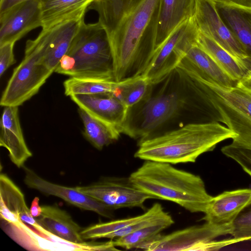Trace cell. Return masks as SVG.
<instances>
[{
  "label": "cell",
  "mask_w": 251,
  "mask_h": 251,
  "mask_svg": "<svg viewBox=\"0 0 251 251\" xmlns=\"http://www.w3.org/2000/svg\"><path fill=\"white\" fill-rule=\"evenodd\" d=\"M231 225L232 224L219 226L205 222L202 225L192 226L167 235L159 234L140 249L149 251L216 250L238 242L234 238L222 241L215 240L220 236L230 234Z\"/></svg>",
  "instance_id": "obj_8"
},
{
  "label": "cell",
  "mask_w": 251,
  "mask_h": 251,
  "mask_svg": "<svg viewBox=\"0 0 251 251\" xmlns=\"http://www.w3.org/2000/svg\"><path fill=\"white\" fill-rule=\"evenodd\" d=\"M78 112L84 126L83 135L97 149L102 150L117 141L121 132L111 125L94 117L78 107Z\"/></svg>",
  "instance_id": "obj_25"
},
{
  "label": "cell",
  "mask_w": 251,
  "mask_h": 251,
  "mask_svg": "<svg viewBox=\"0 0 251 251\" xmlns=\"http://www.w3.org/2000/svg\"><path fill=\"white\" fill-rule=\"evenodd\" d=\"M39 198L35 197L31 202L30 211L32 216L34 218L39 217L42 213V207L39 205Z\"/></svg>",
  "instance_id": "obj_35"
},
{
  "label": "cell",
  "mask_w": 251,
  "mask_h": 251,
  "mask_svg": "<svg viewBox=\"0 0 251 251\" xmlns=\"http://www.w3.org/2000/svg\"><path fill=\"white\" fill-rule=\"evenodd\" d=\"M251 202V189L224 191L213 197L202 220L219 226L231 224Z\"/></svg>",
  "instance_id": "obj_18"
},
{
  "label": "cell",
  "mask_w": 251,
  "mask_h": 251,
  "mask_svg": "<svg viewBox=\"0 0 251 251\" xmlns=\"http://www.w3.org/2000/svg\"><path fill=\"white\" fill-rule=\"evenodd\" d=\"M75 187L113 210L136 207L144 208L146 200L155 199L135 186L129 176L101 177L89 185Z\"/></svg>",
  "instance_id": "obj_10"
},
{
  "label": "cell",
  "mask_w": 251,
  "mask_h": 251,
  "mask_svg": "<svg viewBox=\"0 0 251 251\" xmlns=\"http://www.w3.org/2000/svg\"><path fill=\"white\" fill-rule=\"evenodd\" d=\"M54 72L74 77L114 80L110 44L98 22L82 23Z\"/></svg>",
  "instance_id": "obj_4"
},
{
  "label": "cell",
  "mask_w": 251,
  "mask_h": 251,
  "mask_svg": "<svg viewBox=\"0 0 251 251\" xmlns=\"http://www.w3.org/2000/svg\"><path fill=\"white\" fill-rule=\"evenodd\" d=\"M151 86L147 79L141 75L120 81L112 95L130 109L147 97Z\"/></svg>",
  "instance_id": "obj_28"
},
{
  "label": "cell",
  "mask_w": 251,
  "mask_h": 251,
  "mask_svg": "<svg viewBox=\"0 0 251 251\" xmlns=\"http://www.w3.org/2000/svg\"><path fill=\"white\" fill-rule=\"evenodd\" d=\"M194 18L200 31L235 57L249 61L243 47L220 16L214 0H196Z\"/></svg>",
  "instance_id": "obj_11"
},
{
  "label": "cell",
  "mask_w": 251,
  "mask_h": 251,
  "mask_svg": "<svg viewBox=\"0 0 251 251\" xmlns=\"http://www.w3.org/2000/svg\"><path fill=\"white\" fill-rule=\"evenodd\" d=\"M236 134L219 122H198L151 136L139 143L134 157L171 164L193 163L202 154Z\"/></svg>",
  "instance_id": "obj_2"
},
{
  "label": "cell",
  "mask_w": 251,
  "mask_h": 251,
  "mask_svg": "<svg viewBox=\"0 0 251 251\" xmlns=\"http://www.w3.org/2000/svg\"><path fill=\"white\" fill-rule=\"evenodd\" d=\"M179 68L205 93L220 114L222 123L236 134L233 144L251 148V93L236 86H222L200 75L187 61Z\"/></svg>",
  "instance_id": "obj_5"
},
{
  "label": "cell",
  "mask_w": 251,
  "mask_h": 251,
  "mask_svg": "<svg viewBox=\"0 0 251 251\" xmlns=\"http://www.w3.org/2000/svg\"><path fill=\"white\" fill-rule=\"evenodd\" d=\"M238 6L251 8V0H223Z\"/></svg>",
  "instance_id": "obj_36"
},
{
  "label": "cell",
  "mask_w": 251,
  "mask_h": 251,
  "mask_svg": "<svg viewBox=\"0 0 251 251\" xmlns=\"http://www.w3.org/2000/svg\"><path fill=\"white\" fill-rule=\"evenodd\" d=\"M174 223L169 214L160 221L140 228L114 240L116 247L125 249H140L144 244L152 240L160 233Z\"/></svg>",
  "instance_id": "obj_27"
},
{
  "label": "cell",
  "mask_w": 251,
  "mask_h": 251,
  "mask_svg": "<svg viewBox=\"0 0 251 251\" xmlns=\"http://www.w3.org/2000/svg\"><path fill=\"white\" fill-rule=\"evenodd\" d=\"M19 106H5L0 121V146L8 152L11 162L23 167L32 156L25 143L19 116Z\"/></svg>",
  "instance_id": "obj_17"
},
{
  "label": "cell",
  "mask_w": 251,
  "mask_h": 251,
  "mask_svg": "<svg viewBox=\"0 0 251 251\" xmlns=\"http://www.w3.org/2000/svg\"><path fill=\"white\" fill-rule=\"evenodd\" d=\"M84 21V17L75 18L42 29L38 36L45 46L44 63L49 70L54 72Z\"/></svg>",
  "instance_id": "obj_15"
},
{
  "label": "cell",
  "mask_w": 251,
  "mask_h": 251,
  "mask_svg": "<svg viewBox=\"0 0 251 251\" xmlns=\"http://www.w3.org/2000/svg\"><path fill=\"white\" fill-rule=\"evenodd\" d=\"M0 217L1 221L15 223L21 220L43 236L49 232L41 226L27 206L21 189L5 174L0 175Z\"/></svg>",
  "instance_id": "obj_14"
},
{
  "label": "cell",
  "mask_w": 251,
  "mask_h": 251,
  "mask_svg": "<svg viewBox=\"0 0 251 251\" xmlns=\"http://www.w3.org/2000/svg\"><path fill=\"white\" fill-rule=\"evenodd\" d=\"M94 0H39L42 29H48L62 22L84 17Z\"/></svg>",
  "instance_id": "obj_22"
},
{
  "label": "cell",
  "mask_w": 251,
  "mask_h": 251,
  "mask_svg": "<svg viewBox=\"0 0 251 251\" xmlns=\"http://www.w3.org/2000/svg\"><path fill=\"white\" fill-rule=\"evenodd\" d=\"M184 58L204 78L224 86L236 85V82L219 67L210 56L197 45V42L190 47Z\"/></svg>",
  "instance_id": "obj_24"
},
{
  "label": "cell",
  "mask_w": 251,
  "mask_h": 251,
  "mask_svg": "<svg viewBox=\"0 0 251 251\" xmlns=\"http://www.w3.org/2000/svg\"><path fill=\"white\" fill-rule=\"evenodd\" d=\"M160 0H94L88 10L99 16L107 34L114 80L143 75L156 49Z\"/></svg>",
  "instance_id": "obj_1"
},
{
  "label": "cell",
  "mask_w": 251,
  "mask_h": 251,
  "mask_svg": "<svg viewBox=\"0 0 251 251\" xmlns=\"http://www.w3.org/2000/svg\"><path fill=\"white\" fill-rule=\"evenodd\" d=\"M41 215L35 218L37 223L53 235L75 244L86 242L80 232L82 228L65 210L56 205L41 206Z\"/></svg>",
  "instance_id": "obj_19"
},
{
  "label": "cell",
  "mask_w": 251,
  "mask_h": 251,
  "mask_svg": "<svg viewBox=\"0 0 251 251\" xmlns=\"http://www.w3.org/2000/svg\"><path fill=\"white\" fill-rule=\"evenodd\" d=\"M235 86L251 93V70L236 82Z\"/></svg>",
  "instance_id": "obj_33"
},
{
  "label": "cell",
  "mask_w": 251,
  "mask_h": 251,
  "mask_svg": "<svg viewBox=\"0 0 251 251\" xmlns=\"http://www.w3.org/2000/svg\"><path fill=\"white\" fill-rule=\"evenodd\" d=\"M42 26L39 0H26L0 14V45L16 43Z\"/></svg>",
  "instance_id": "obj_12"
},
{
  "label": "cell",
  "mask_w": 251,
  "mask_h": 251,
  "mask_svg": "<svg viewBox=\"0 0 251 251\" xmlns=\"http://www.w3.org/2000/svg\"><path fill=\"white\" fill-rule=\"evenodd\" d=\"M221 151L225 156L237 163L251 177V148L232 143L223 147Z\"/></svg>",
  "instance_id": "obj_31"
},
{
  "label": "cell",
  "mask_w": 251,
  "mask_h": 251,
  "mask_svg": "<svg viewBox=\"0 0 251 251\" xmlns=\"http://www.w3.org/2000/svg\"><path fill=\"white\" fill-rule=\"evenodd\" d=\"M45 51V46L38 36L27 41L24 58L14 69L3 92L1 106H20L38 92L53 73L44 63Z\"/></svg>",
  "instance_id": "obj_6"
},
{
  "label": "cell",
  "mask_w": 251,
  "mask_h": 251,
  "mask_svg": "<svg viewBox=\"0 0 251 251\" xmlns=\"http://www.w3.org/2000/svg\"><path fill=\"white\" fill-rule=\"evenodd\" d=\"M198 32L194 17L182 22L156 48L142 76L151 85L165 79L196 43Z\"/></svg>",
  "instance_id": "obj_7"
},
{
  "label": "cell",
  "mask_w": 251,
  "mask_h": 251,
  "mask_svg": "<svg viewBox=\"0 0 251 251\" xmlns=\"http://www.w3.org/2000/svg\"><path fill=\"white\" fill-rule=\"evenodd\" d=\"M196 42L234 81L237 82L251 70V62L235 57L199 30Z\"/></svg>",
  "instance_id": "obj_23"
},
{
  "label": "cell",
  "mask_w": 251,
  "mask_h": 251,
  "mask_svg": "<svg viewBox=\"0 0 251 251\" xmlns=\"http://www.w3.org/2000/svg\"><path fill=\"white\" fill-rule=\"evenodd\" d=\"M129 178L155 199L174 202L192 213H204L213 198L201 176L170 163L145 160Z\"/></svg>",
  "instance_id": "obj_3"
},
{
  "label": "cell",
  "mask_w": 251,
  "mask_h": 251,
  "mask_svg": "<svg viewBox=\"0 0 251 251\" xmlns=\"http://www.w3.org/2000/svg\"><path fill=\"white\" fill-rule=\"evenodd\" d=\"M120 81L70 77L63 83L66 96L74 95H112Z\"/></svg>",
  "instance_id": "obj_26"
},
{
  "label": "cell",
  "mask_w": 251,
  "mask_h": 251,
  "mask_svg": "<svg viewBox=\"0 0 251 251\" xmlns=\"http://www.w3.org/2000/svg\"><path fill=\"white\" fill-rule=\"evenodd\" d=\"M142 101L144 104L136 120L123 133L140 141L151 136L157 129L175 118L187 103L186 98L176 92L161 93Z\"/></svg>",
  "instance_id": "obj_9"
},
{
  "label": "cell",
  "mask_w": 251,
  "mask_h": 251,
  "mask_svg": "<svg viewBox=\"0 0 251 251\" xmlns=\"http://www.w3.org/2000/svg\"><path fill=\"white\" fill-rule=\"evenodd\" d=\"M224 22L240 42L251 62V8L214 0Z\"/></svg>",
  "instance_id": "obj_20"
},
{
  "label": "cell",
  "mask_w": 251,
  "mask_h": 251,
  "mask_svg": "<svg viewBox=\"0 0 251 251\" xmlns=\"http://www.w3.org/2000/svg\"><path fill=\"white\" fill-rule=\"evenodd\" d=\"M26 0H0V14H1L15 5Z\"/></svg>",
  "instance_id": "obj_34"
},
{
  "label": "cell",
  "mask_w": 251,
  "mask_h": 251,
  "mask_svg": "<svg viewBox=\"0 0 251 251\" xmlns=\"http://www.w3.org/2000/svg\"><path fill=\"white\" fill-rule=\"evenodd\" d=\"M15 43H7L0 45V76L2 77L6 70L15 64L13 49Z\"/></svg>",
  "instance_id": "obj_32"
},
{
  "label": "cell",
  "mask_w": 251,
  "mask_h": 251,
  "mask_svg": "<svg viewBox=\"0 0 251 251\" xmlns=\"http://www.w3.org/2000/svg\"><path fill=\"white\" fill-rule=\"evenodd\" d=\"M230 235L239 242L251 241V202L240 212L232 222Z\"/></svg>",
  "instance_id": "obj_30"
},
{
  "label": "cell",
  "mask_w": 251,
  "mask_h": 251,
  "mask_svg": "<svg viewBox=\"0 0 251 251\" xmlns=\"http://www.w3.org/2000/svg\"><path fill=\"white\" fill-rule=\"evenodd\" d=\"M142 214L133 217L100 223L82 228L80 234L85 240L108 238L112 233L138 221Z\"/></svg>",
  "instance_id": "obj_29"
},
{
  "label": "cell",
  "mask_w": 251,
  "mask_h": 251,
  "mask_svg": "<svg viewBox=\"0 0 251 251\" xmlns=\"http://www.w3.org/2000/svg\"><path fill=\"white\" fill-rule=\"evenodd\" d=\"M195 7L196 0H160L156 48L180 24L194 17Z\"/></svg>",
  "instance_id": "obj_21"
},
{
  "label": "cell",
  "mask_w": 251,
  "mask_h": 251,
  "mask_svg": "<svg viewBox=\"0 0 251 251\" xmlns=\"http://www.w3.org/2000/svg\"><path fill=\"white\" fill-rule=\"evenodd\" d=\"M24 181L29 188L36 190L47 196H53L80 209L91 211L106 218L114 217L113 209L79 191L76 187H69L50 182L38 176L25 165Z\"/></svg>",
  "instance_id": "obj_13"
},
{
  "label": "cell",
  "mask_w": 251,
  "mask_h": 251,
  "mask_svg": "<svg viewBox=\"0 0 251 251\" xmlns=\"http://www.w3.org/2000/svg\"><path fill=\"white\" fill-rule=\"evenodd\" d=\"M70 97L78 107L123 132L129 109L118 98L112 95H74Z\"/></svg>",
  "instance_id": "obj_16"
}]
</instances>
